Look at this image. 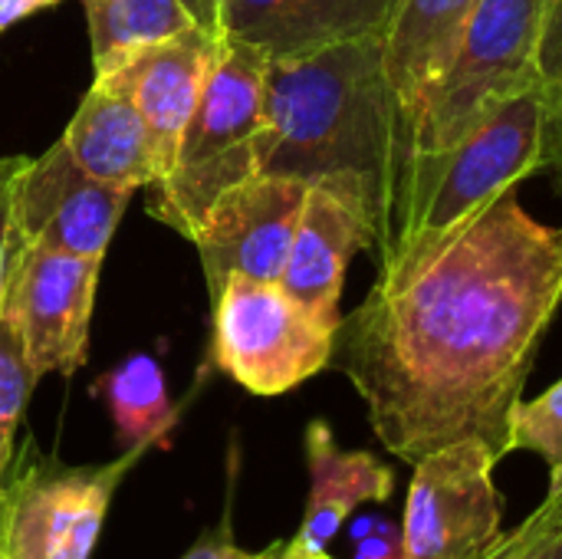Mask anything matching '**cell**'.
I'll use <instances>...</instances> for the list:
<instances>
[{"mask_svg":"<svg viewBox=\"0 0 562 559\" xmlns=\"http://www.w3.org/2000/svg\"><path fill=\"white\" fill-rule=\"evenodd\" d=\"M562 303V224L517 188L445 234L398 244L369 297L342 316L333 362L402 461L477 438L510 455L540 343Z\"/></svg>","mask_w":562,"mask_h":559,"instance_id":"cell-1","label":"cell"},{"mask_svg":"<svg viewBox=\"0 0 562 559\" xmlns=\"http://www.w3.org/2000/svg\"><path fill=\"white\" fill-rule=\"evenodd\" d=\"M260 171L349 191L372 217L375 257L392 254L412 214L415 148L385 33L267 63Z\"/></svg>","mask_w":562,"mask_h":559,"instance_id":"cell-2","label":"cell"},{"mask_svg":"<svg viewBox=\"0 0 562 559\" xmlns=\"http://www.w3.org/2000/svg\"><path fill=\"white\" fill-rule=\"evenodd\" d=\"M267 63L247 43L217 40L175 165L151 185V214L188 241L227 188L260 175Z\"/></svg>","mask_w":562,"mask_h":559,"instance_id":"cell-3","label":"cell"},{"mask_svg":"<svg viewBox=\"0 0 562 559\" xmlns=\"http://www.w3.org/2000/svg\"><path fill=\"white\" fill-rule=\"evenodd\" d=\"M540 7L543 0L474 3L451 59L415 105V165L454 148L501 102L540 82Z\"/></svg>","mask_w":562,"mask_h":559,"instance_id":"cell-4","label":"cell"},{"mask_svg":"<svg viewBox=\"0 0 562 559\" xmlns=\"http://www.w3.org/2000/svg\"><path fill=\"white\" fill-rule=\"evenodd\" d=\"M543 155L547 89L537 82L501 102L454 148L415 165L412 214L398 244L435 237L468 221L494 198L517 188L527 175L543 168Z\"/></svg>","mask_w":562,"mask_h":559,"instance_id":"cell-5","label":"cell"},{"mask_svg":"<svg viewBox=\"0 0 562 559\" xmlns=\"http://www.w3.org/2000/svg\"><path fill=\"white\" fill-rule=\"evenodd\" d=\"M336 326L280 283L231 277L214 293V362L254 395H283L333 362Z\"/></svg>","mask_w":562,"mask_h":559,"instance_id":"cell-6","label":"cell"},{"mask_svg":"<svg viewBox=\"0 0 562 559\" xmlns=\"http://www.w3.org/2000/svg\"><path fill=\"white\" fill-rule=\"evenodd\" d=\"M497 461L484 441L464 438L412 465L398 524L405 559H481L504 537Z\"/></svg>","mask_w":562,"mask_h":559,"instance_id":"cell-7","label":"cell"},{"mask_svg":"<svg viewBox=\"0 0 562 559\" xmlns=\"http://www.w3.org/2000/svg\"><path fill=\"white\" fill-rule=\"evenodd\" d=\"M145 448L95 468L33 465L0 491V557L89 559L105 527L112 497Z\"/></svg>","mask_w":562,"mask_h":559,"instance_id":"cell-8","label":"cell"},{"mask_svg":"<svg viewBox=\"0 0 562 559\" xmlns=\"http://www.w3.org/2000/svg\"><path fill=\"white\" fill-rule=\"evenodd\" d=\"M99 270L102 257L26 247L13 237L3 300L16 316L36 379L72 376L86 362Z\"/></svg>","mask_w":562,"mask_h":559,"instance_id":"cell-9","label":"cell"},{"mask_svg":"<svg viewBox=\"0 0 562 559\" xmlns=\"http://www.w3.org/2000/svg\"><path fill=\"white\" fill-rule=\"evenodd\" d=\"M310 185L286 175H250L227 188L201 217L194 247L211 297L231 277L280 283Z\"/></svg>","mask_w":562,"mask_h":559,"instance_id":"cell-10","label":"cell"},{"mask_svg":"<svg viewBox=\"0 0 562 559\" xmlns=\"http://www.w3.org/2000/svg\"><path fill=\"white\" fill-rule=\"evenodd\" d=\"M132 191L79 168L63 138L30 158L13 191V237L26 247L105 257Z\"/></svg>","mask_w":562,"mask_h":559,"instance_id":"cell-11","label":"cell"},{"mask_svg":"<svg viewBox=\"0 0 562 559\" xmlns=\"http://www.w3.org/2000/svg\"><path fill=\"white\" fill-rule=\"evenodd\" d=\"M372 250V217L336 185H310L280 287L323 323H342L339 300L356 250Z\"/></svg>","mask_w":562,"mask_h":559,"instance_id":"cell-12","label":"cell"},{"mask_svg":"<svg viewBox=\"0 0 562 559\" xmlns=\"http://www.w3.org/2000/svg\"><path fill=\"white\" fill-rule=\"evenodd\" d=\"M398 0H217L221 40H237L267 59L310 56L326 46L385 33Z\"/></svg>","mask_w":562,"mask_h":559,"instance_id":"cell-13","label":"cell"},{"mask_svg":"<svg viewBox=\"0 0 562 559\" xmlns=\"http://www.w3.org/2000/svg\"><path fill=\"white\" fill-rule=\"evenodd\" d=\"M214 49L217 36H211L201 26H191L184 33H175L132 53L122 66H115L125 76L132 99L142 112V122L148 128L158 171L155 185L175 165L184 125L191 122V112L198 105Z\"/></svg>","mask_w":562,"mask_h":559,"instance_id":"cell-14","label":"cell"},{"mask_svg":"<svg viewBox=\"0 0 562 559\" xmlns=\"http://www.w3.org/2000/svg\"><path fill=\"white\" fill-rule=\"evenodd\" d=\"M303 445H306V468H310V494H306L303 521L296 534L286 540L290 559L326 554L359 507L389 501L395 488V474L389 465H382L369 451L339 448L326 422H310Z\"/></svg>","mask_w":562,"mask_h":559,"instance_id":"cell-15","label":"cell"},{"mask_svg":"<svg viewBox=\"0 0 562 559\" xmlns=\"http://www.w3.org/2000/svg\"><path fill=\"white\" fill-rule=\"evenodd\" d=\"M63 145L99 181L138 191L155 185V152L132 89L119 69L99 72L82 96Z\"/></svg>","mask_w":562,"mask_h":559,"instance_id":"cell-16","label":"cell"},{"mask_svg":"<svg viewBox=\"0 0 562 559\" xmlns=\"http://www.w3.org/2000/svg\"><path fill=\"white\" fill-rule=\"evenodd\" d=\"M477 0H398L385 30V72L412 122L418 99L451 59Z\"/></svg>","mask_w":562,"mask_h":559,"instance_id":"cell-17","label":"cell"},{"mask_svg":"<svg viewBox=\"0 0 562 559\" xmlns=\"http://www.w3.org/2000/svg\"><path fill=\"white\" fill-rule=\"evenodd\" d=\"M86 16L95 76L158 40L198 26L181 0H86Z\"/></svg>","mask_w":562,"mask_h":559,"instance_id":"cell-18","label":"cell"},{"mask_svg":"<svg viewBox=\"0 0 562 559\" xmlns=\"http://www.w3.org/2000/svg\"><path fill=\"white\" fill-rule=\"evenodd\" d=\"M125 448H148L175 425L165 372L151 356H132L99 382Z\"/></svg>","mask_w":562,"mask_h":559,"instance_id":"cell-19","label":"cell"},{"mask_svg":"<svg viewBox=\"0 0 562 559\" xmlns=\"http://www.w3.org/2000/svg\"><path fill=\"white\" fill-rule=\"evenodd\" d=\"M33 385H36V372L26 359V346H23L16 316L3 300V306H0V491L7 484L13 438H16V428H20V418H23Z\"/></svg>","mask_w":562,"mask_h":559,"instance_id":"cell-20","label":"cell"},{"mask_svg":"<svg viewBox=\"0 0 562 559\" xmlns=\"http://www.w3.org/2000/svg\"><path fill=\"white\" fill-rule=\"evenodd\" d=\"M510 451H533L550 468V491H562V379L540 399L520 402L510 422Z\"/></svg>","mask_w":562,"mask_h":559,"instance_id":"cell-21","label":"cell"},{"mask_svg":"<svg viewBox=\"0 0 562 559\" xmlns=\"http://www.w3.org/2000/svg\"><path fill=\"white\" fill-rule=\"evenodd\" d=\"M562 521V491H550L547 494V501L514 530V534H504L487 554L481 559H527L530 554V547L553 527V524H560Z\"/></svg>","mask_w":562,"mask_h":559,"instance_id":"cell-22","label":"cell"},{"mask_svg":"<svg viewBox=\"0 0 562 559\" xmlns=\"http://www.w3.org/2000/svg\"><path fill=\"white\" fill-rule=\"evenodd\" d=\"M537 69L547 89L562 86V0H543L540 7V40H537Z\"/></svg>","mask_w":562,"mask_h":559,"instance_id":"cell-23","label":"cell"},{"mask_svg":"<svg viewBox=\"0 0 562 559\" xmlns=\"http://www.w3.org/2000/svg\"><path fill=\"white\" fill-rule=\"evenodd\" d=\"M26 161L30 158H20V155L0 158V306H3L7 273H10V254H13V191Z\"/></svg>","mask_w":562,"mask_h":559,"instance_id":"cell-24","label":"cell"},{"mask_svg":"<svg viewBox=\"0 0 562 559\" xmlns=\"http://www.w3.org/2000/svg\"><path fill=\"white\" fill-rule=\"evenodd\" d=\"M356 559H405L402 554V527L385 524L379 517H366L352 527Z\"/></svg>","mask_w":562,"mask_h":559,"instance_id":"cell-25","label":"cell"},{"mask_svg":"<svg viewBox=\"0 0 562 559\" xmlns=\"http://www.w3.org/2000/svg\"><path fill=\"white\" fill-rule=\"evenodd\" d=\"M260 557V550L257 554H250V550H244V547H237L234 544V537H231V521H221V527L217 530H207L188 554L181 559H257Z\"/></svg>","mask_w":562,"mask_h":559,"instance_id":"cell-26","label":"cell"},{"mask_svg":"<svg viewBox=\"0 0 562 559\" xmlns=\"http://www.w3.org/2000/svg\"><path fill=\"white\" fill-rule=\"evenodd\" d=\"M59 0H0V33H7L13 23L46 10V7H56Z\"/></svg>","mask_w":562,"mask_h":559,"instance_id":"cell-27","label":"cell"},{"mask_svg":"<svg viewBox=\"0 0 562 559\" xmlns=\"http://www.w3.org/2000/svg\"><path fill=\"white\" fill-rule=\"evenodd\" d=\"M184 3V10L191 13V20L201 26V30H207L211 36H217L221 40V26H217V0H181Z\"/></svg>","mask_w":562,"mask_h":559,"instance_id":"cell-28","label":"cell"},{"mask_svg":"<svg viewBox=\"0 0 562 559\" xmlns=\"http://www.w3.org/2000/svg\"><path fill=\"white\" fill-rule=\"evenodd\" d=\"M527 559H562V521L560 524H553V527L530 547Z\"/></svg>","mask_w":562,"mask_h":559,"instance_id":"cell-29","label":"cell"},{"mask_svg":"<svg viewBox=\"0 0 562 559\" xmlns=\"http://www.w3.org/2000/svg\"><path fill=\"white\" fill-rule=\"evenodd\" d=\"M310 559H333L329 554H319V557H310Z\"/></svg>","mask_w":562,"mask_h":559,"instance_id":"cell-30","label":"cell"},{"mask_svg":"<svg viewBox=\"0 0 562 559\" xmlns=\"http://www.w3.org/2000/svg\"><path fill=\"white\" fill-rule=\"evenodd\" d=\"M0 559H3V557H0Z\"/></svg>","mask_w":562,"mask_h":559,"instance_id":"cell-31","label":"cell"}]
</instances>
